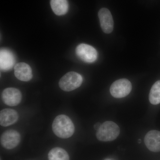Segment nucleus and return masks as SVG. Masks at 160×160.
Returning a JSON list of instances; mask_svg holds the SVG:
<instances>
[{
  "label": "nucleus",
  "mask_w": 160,
  "mask_h": 160,
  "mask_svg": "<svg viewBox=\"0 0 160 160\" xmlns=\"http://www.w3.org/2000/svg\"><path fill=\"white\" fill-rule=\"evenodd\" d=\"M52 129L58 137L66 139L71 137L74 133V124L70 118L61 114L55 118L52 124Z\"/></svg>",
  "instance_id": "nucleus-1"
},
{
  "label": "nucleus",
  "mask_w": 160,
  "mask_h": 160,
  "mask_svg": "<svg viewBox=\"0 0 160 160\" xmlns=\"http://www.w3.org/2000/svg\"><path fill=\"white\" fill-rule=\"evenodd\" d=\"M120 128L117 124L111 121H106L101 125L97 130L98 139L102 142H110L115 140L120 134Z\"/></svg>",
  "instance_id": "nucleus-2"
},
{
  "label": "nucleus",
  "mask_w": 160,
  "mask_h": 160,
  "mask_svg": "<svg viewBox=\"0 0 160 160\" xmlns=\"http://www.w3.org/2000/svg\"><path fill=\"white\" fill-rule=\"evenodd\" d=\"M82 82V77L81 75L75 72H69L61 78L59 86L63 91H71L79 88Z\"/></svg>",
  "instance_id": "nucleus-3"
},
{
  "label": "nucleus",
  "mask_w": 160,
  "mask_h": 160,
  "mask_svg": "<svg viewBox=\"0 0 160 160\" xmlns=\"http://www.w3.org/2000/svg\"><path fill=\"white\" fill-rule=\"evenodd\" d=\"M132 86L130 81L127 79H120L112 84L110 92L113 97L121 98L127 96L131 91Z\"/></svg>",
  "instance_id": "nucleus-4"
},
{
  "label": "nucleus",
  "mask_w": 160,
  "mask_h": 160,
  "mask_svg": "<svg viewBox=\"0 0 160 160\" xmlns=\"http://www.w3.org/2000/svg\"><path fill=\"white\" fill-rule=\"evenodd\" d=\"M76 53L79 58L86 63L94 62L98 58L96 49L90 45L83 43L77 47Z\"/></svg>",
  "instance_id": "nucleus-5"
},
{
  "label": "nucleus",
  "mask_w": 160,
  "mask_h": 160,
  "mask_svg": "<svg viewBox=\"0 0 160 160\" xmlns=\"http://www.w3.org/2000/svg\"><path fill=\"white\" fill-rule=\"evenodd\" d=\"M21 141L20 133L14 129H9L3 132L1 136V145L6 149H11L17 147Z\"/></svg>",
  "instance_id": "nucleus-6"
},
{
  "label": "nucleus",
  "mask_w": 160,
  "mask_h": 160,
  "mask_svg": "<svg viewBox=\"0 0 160 160\" xmlns=\"http://www.w3.org/2000/svg\"><path fill=\"white\" fill-rule=\"evenodd\" d=\"M2 100L7 106H15L21 102L22 94L19 89L8 88L4 89L2 93Z\"/></svg>",
  "instance_id": "nucleus-7"
},
{
  "label": "nucleus",
  "mask_w": 160,
  "mask_h": 160,
  "mask_svg": "<svg viewBox=\"0 0 160 160\" xmlns=\"http://www.w3.org/2000/svg\"><path fill=\"white\" fill-rule=\"evenodd\" d=\"M98 17L102 30L105 33L109 34L113 29V20L109 9L103 8L98 12Z\"/></svg>",
  "instance_id": "nucleus-8"
},
{
  "label": "nucleus",
  "mask_w": 160,
  "mask_h": 160,
  "mask_svg": "<svg viewBox=\"0 0 160 160\" xmlns=\"http://www.w3.org/2000/svg\"><path fill=\"white\" fill-rule=\"evenodd\" d=\"M145 145L150 151L153 152L160 151V132L151 130L148 132L145 137Z\"/></svg>",
  "instance_id": "nucleus-9"
},
{
  "label": "nucleus",
  "mask_w": 160,
  "mask_h": 160,
  "mask_svg": "<svg viewBox=\"0 0 160 160\" xmlns=\"http://www.w3.org/2000/svg\"><path fill=\"white\" fill-rule=\"evenodd\" d=\"M16 62L14 53L9 49H1L0 52V66L3 71H8L11 69Z\"/></svg>",
  "instance_id": "nucleus-10"
},
{
  "label": "nucleus",
  "mask_w": 160,
  "mask_h": 160,
  "mask_svg": "<svg viewBox=\"0 0 160 160\" xmlns=\"http://www.w3.org/2000/svg\"><path fill=\"white\" fill-rule=\"evenodd\" d=\"M14 74L17 78L22 82H28L33 76L31 67L24 62L18 63L15 66Z\"/></svg>",
  "instance_id": "nucleus-11"
},
{
  "label": "nucleus",
  "mask_w": 160,
  "mask_h": 160,
  "mask_svg": "<svg viewBox=\"0 0 160 160\" xmlns=\"http://www.w3.org/2000/svg\"><path fill=\"white\" fill-rule=\"evenodd\" d=\"M18 118L17 112L14 109H3L0 112V124L4 127L11 126L17 122Z\"/></svg>",
  "instance_id": "nucleus-12"
},
{
  "label": "nucleus",
  "mask_w": 160,
  "mask_h": 160,
  "mask_svg": "<svg viewBox=\"0 0 160 160\" xmlns=\"http://www.w3.org/2000/svg\"><path fill=\"white\" fill-rule=\"evenodd\" d=\"M52 9L57 15L66 14L69 10V3L67 0H51Z\"/></svg>",
  "instance_id": "nucleus-13"
},
{
  "label": "nucleus",
  "mask_w": 160,
  "mask_h": 160,
  "mask_svg": "<svg viewBox=\"0 0 160 160\" xmlns=\"http://www.w3.org/2000/svg\"><path fill=\"white\" fill-rule=\"evenodd\" d=\"M49 160H69V154L67 152L60 147H55L49 152Z\"/></svg>",
  "instance_id": "nucleus-14"
},
{
  "label": "nucleus",
  "mask_w": 160,
  "mask_h": 160,
  "mask_svg": "<svg viewBox=\"0 0 160 160\" xmlns=\"http://www.w3.org/2000/svg\"><path fill=\"white\" fill-rule=\"evenodd\" d=\"M149 100L152 105H156L160 103V80L156 82L150 89Z\"/></svg>",
  "instance_id": "nucleus-15"
},
{
  "label": "nucleus",
  "mask_w": 160,
  "mask_h": 160,
  "mask_svg": "<svg viewBox=\"0 0 160 160\" xmlns=\"http://www.w3.org/2000/svg\"><path fill=\"white\" fill-rule=\"evenodd\" d=\"M101 125H102V124H101V123L99 122L96 123L94 126V129H95V130H98V129H99Z\"/></svg>",
  "instance_id": "nucleus-16"
},
{
  "label": "nucleus",
  "mask_w": 160,
  "mask_h": 160,
  "mask_svg": "<svg viewBox=\"0 0 160 160\" xmlns=\"http://www.w3.org/2000/svg\"><path fill=\"white\" fill-rule=\"evenodd\" d=\"M141 142H142V141H141V139H139L138 140V143H141Z\"/></svg>",
  "instance_id": "nucleus-17"
},
{
  "label": "nucleus",
  "mask_w": 160,
  "mask_h": 160,
  "mask_svg": "<svg viewBox=\"0 0 160 160\" xmlns=\"http://www.w3.org/2000/svg\"><path fill=\"white\" fill-rule=\"evenodd\" d=\"M104 160H113L111 159L107 158V159H106Z\"/></svg>",
  "instance_id": "nucleus-18"
}]
</instances>
